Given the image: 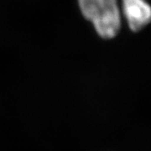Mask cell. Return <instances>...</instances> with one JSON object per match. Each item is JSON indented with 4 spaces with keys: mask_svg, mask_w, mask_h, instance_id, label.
<instances>
[{
    "mask_svg": "<svg viewBox=\"0 0 151 151\" xmlns=\"http://www.w3.org/2000/svg\"><path fill=\"white\" fill-rule=\"evenodd\" d=\"M83 16L93 24L104 39L116 36L121 27V15L117 0H78Z\"/></svg>",
    "mask_w": 151,
    "mask_h": 151,
    "instance_id": "obj_1",
    "label": "cell"
},
{
    "mask_svg": "<svg viewBox=\"0 0 151 151\" xmlns=\"http://www.w3.org/2000/svg\"><path fill=\"white\" fill-rule=\"evenodd\" d=\"M123 12L133 31H139L151 20V8L145 0H122Z\"/></svg>",
    "mask_w": 151,
    "mask_h": 151,
    "instance_id": "obj_2",
    "label": "cell"
}]
</instances>
